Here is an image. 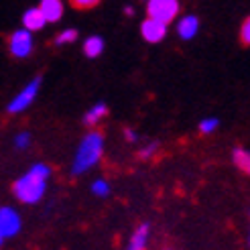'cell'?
<instances>
[{"mask_svg": "<svg viewBox=\"0 0 250 250\" xmlns=\"http://www.w3.org/2000/svg\"><path fill=\"white\" fill-rule=\"evenodd\" d=\"M248 240H250V236H248Z\"/></svg>", "mask_w": 250, "mask_h": 250, "instance_id": "24", "label": "cell"}, {"mask_svg": "<svg viewBox=\"0 0 250 250\" xmlns=\"http://www.w3.org/2000/svg\"><path fill=\"white\" fill-rule=\"evenodd\" d=\"M92 193L96 197H108L110 195V183L106 179H96L92 183Z\"/></svg>", "mask_w": 250, "mask_h": 250, "instance_id": "16", "label": "cell"}, {"mask_svg": "<svg viewBox=\"0 0 250 250\" xmlns=\"http://www.w3.org/2000/svg\"><path fill=\"white\" fill-rule=\"evenodd\" d=\"M31 132H27V130H22V132H19L17 136H15V148H19V151H24V148H29L31 146Z\"/></svg>", "mask_w": 250, "mask_h": 250, "instance_id": "17", "label": "cell"}, {"mask_svg": "<svg viewBox=\"0 0 250 250\" xmlns=\"http://www.w3.org/2000/svg\"><path fill=\"white\" fill-rule=\"evenodd\" d=\"M102 0H69V4L76 8V10H90V8H96Z\"/></svg>", "mask_w": 250, "mask_h": 250, "instance_id": "18", "label": "cell"}, {"mask_svg": "<svg viewBox=\"0 0 250 250\" xmlns=\"http://www.w3.org/2000/svg\"><path fill=\"white\" fill-rule=\"evenodd\" d=\"M49 179H51V167L45 163H35L12 183V195L24 206H35L45 197Z\"/></svg>", "mask_w": 250, "mask_h": 250, "instance_id": "1", "label": "cell"}, {"mask_svg": "<svg viewBox=\"0 0 250 250\" xmlns=\"http://www.w3.org/2000/svg\"><path fill=\"white\" fill-rule=\"evenodd\" d=\"M146 15H148V19H155V21L169 24L179 15V0H148Z\"/></svg>", "mask_w": 250, "mask_h": 250, "instance_id": "6", "label": "cell"}, {"mask_svg": "<svg viewBox=\"0 0 250 250\" xmlns=\"http://www.w3.org/2000/svg\"><path fill=\"white\" fill-rule=\"evenodd\" d=\"M141 33L145 37V41L148 43H159L165 39L167 35V24L161 22V21H155V19H146L143 24H141Z\"/></svg>", "mask_w": 250, "mask_h": 250, "instance_id": "7", "label": "cell"}, {"mask_svg": "<svg viewBox=\"0 0 250 250\" xmlns=\"http://www.w3.org/2000/svg\"><path fill=\"white\" fill-rule=\"evenodd\" d=\"M102 51H104V39H102V37L94 35V37H87V39L83 41V53H85V57H90V59L100 57V55H102Z\"/></svg>", "mask_w": 250, "mask_h": 250, "instance_id": "12", "label": "cell"}, {"mask_svg": "<svg viewBox=\"0 0 250 250\" xmlns=\"http://www.w3.org/2000/svg\"><path fill=\"white\" fill-rule=\"evenodd\" d=\"M197 29H199V21L195 17H185L179 22L177 33H179L181 39H191V37L197 33Z\"/></svg>", "mask_w": 250, "mask_h": 250, "instance_id": "13", "label": "cell"}, {"mask_svg": "<svg viewBox=\"0 0 250 250\" xmlns=\"http://www.w3.org/2000/svg\"><path fill=\"white\" fill-rule=\"evenodd\" d=\"M148 236H151V226H148V224H141V226L132 232L130 240L126 244V250H146Z\"/></svg>", "mask_w": 250, "mask_h": 250, "instance_id": "9", "label": "cell"}, {"mask_svg": "<svg viewBox=\"0 0 250 250\" xmlns=\"http://www.w3.org/2000/svg\"><path fill=\"white\" fill-rule=\"evenodd\" d=\"M45 24H47V21L43 19L39 8L24 10V15H22V29H27L29 33H37V31H41Z\"/></svg>", "mask_w": 250, "mask_h": 250, "instance_id": "10", "label": "cell"}, {"mask_svg": "<svg viewBox=\"0 0 250 250\" xmlns=\"http://www.w3.org/2000/svg\"><path fill=\"white\" fill-rule=\"evenodd\" d=\"M106 114H108V106H106L104 102H98V104H94V106L83 114V124H85V126H90V128H94L96 124L102 120Z\"/></svg>", "mask_w": 250, "mask_h": 250, "instance_id": "11", "label": "cell"}, {"mask_svg": "<svg viewBox=\"0 0 250 250\" xmlns=\"http://www.w3.org/2000/svg\"><path fill=\"white\" fill-rule=\"evenodd\" d=\"M240 43L244 47H250V17L244 19L242 27H240Z\"/></svg>", "mask_w": 250, "mask_h": 250, "instance_id": "19", "label": "cell"}, {"mask_svg": "<svg viewBox=\"0 0 250 250\" xmlns=\"http://www.w3.org/2000/svg\"><path fill=\"white\" fill-rule=\"evenodd\" d=\"M78 39V31L76 29H65V31H61L57 37H55V45L57 47H63V45H69V43H73Z\"/></svg>", "mask_w": 250, "mask_h": 250, "instance_id": "15", "label": "cell"}, {"mask_svg": "<svg viewBox=\"0 0 250 250\" xmlns=\"http://www.w3.org/2000/svg\"><path fill=\"white\" fill-rule=\"evenodd\" d=\"M104 155V134L100 130H92L87 132L78 151H76V157H73V163H71V175H83L87 173L94 165L100 163V159Z\"/></svg>", "mask_w": 250, "mask_h": 250, "instance_id": "2", "label": "cell"}, {"mask_svg": "<svg viewBox=\"0 0 250 250\" xmlns=\"http://www.w3.org/2000/svg\"><path fill=\"white\" fill-rule=\"evenodd\" d=\"M232 159H234V165L238 167L242 173H246V175H250V153L246 151V148H234V155H232Z\"/></svg>", "mask_w": 250, "mask_h": 250, "instance_id": "14", "label": "cell"}, {"mask_svg": "<svg viewBox=\"0 0 250 250\" xmlns=\"http://www.w3.org/2000/svg\"><path fill=\"white\" fill-rule=\"evenodd\" d=\"M33 33L27 29H17L8 37V51L15 59H27L33 53Z\"/></svg>", "mask_w": 250, "mask_h": 250, "instance_id": "5", "label": "cell"}, {"mask_svg": "<svg viewBox=\"0 0 250 250\" xmlns=\"http://www.w3.org/2000/svg\"><path fill=\"white\" fill-rule=\"evenodd\" d=\"M37 8L41 10V15H43V19H45L47 22H57V21H61V17H63V12H65L63 2H61V0H41Z\"/></svg>", "mask_w": 250, "mask_h": 250, "instance_id": "8", "label": "cell"}, {"mask_svg": "<svg viewBox=\"0 0 250 250\" xmlns=\"http://www.w3.org/2000/svg\"><path fill=\"white\" fill-rule=\"evenodd\" d=\"M157 148H159V145H157V143L146 145L145 148H141V151H139V157H141V159H145V161H146V159H151V157L157 153Z\"/></svg>", "mask_w": 250, "mask_h": 250, "instance_id": "21", "label": "cell"}, {"mask_svg": "<svg viewBox=\"0 0 250 250\" xmlns=\"http://www.w3.org/2000/svg\"><path fill=\"white\" fill-rule=\"evenodd\" d=\"M4 242H6V240L2 238V236H0V250H2V246H4Z\"/></svg>", "mask_w": 250, "mask_h": 250, "instance_id": "23", "label": "cell"}, {"mask_svg": "<svg viewBox=\"0 0 250 250\" xmlns=\"http://www.w3.org/2000/svg\"><path fill=\"white\" fill-rule=\"evenodd\" d=\"M22 230V218L17 208L12 206H0V236L4 240L15 238Z\"/></svg>", "mask_w": 250, "mask_h": 250, "instance_id": "4", "label": "cell"}, {"mask_svg": "<svg viewBox=\"0 0 250 250\" xmlns=\"http://www.w3.org/2000/svg\"><path fill=\"white\" fill-rule=\"evenodd\" d=\"M41 82H43V78H41V76H37V78H33L27 85H24L22 90H21V92L6 104V112H8V114L15 116V114H21V112H24L27 108H31V104L37 100V96H39Z\"/></svg>", "mask_w": 250, "mask_h": 250, "instance_id": "3", "label": "cell"}, {"mask_svg": "<svg viewBox=\"0 0 250 250\" xmlns=\"http://www.w3.org/2000/svg\"><path fill=\"white\" fill-rule=\"evenodd\" d=\"M136 139H139V136L134 134V130H130V128H126V141H130V143H134Z\"/></svg>", "mask_w": 250, "mask_h": 250, "instance_id": "22", "label": "cell"}, {"mask_svg": "<svg viewBox=\"0 0 250 250\" xmlns=\"http://www.w3.org/2000/svg\"><path fill=\"white\" fill-rule=\"evenodd\" d=\"M216 128H218V120H216V118H208V120H204L202 124H199V130H202L204 134L214 132Z\"/></svg>", "mask_w": 250, "mask_h": 250, "instance_id": "20", "label": "cell"}]
</instances>
